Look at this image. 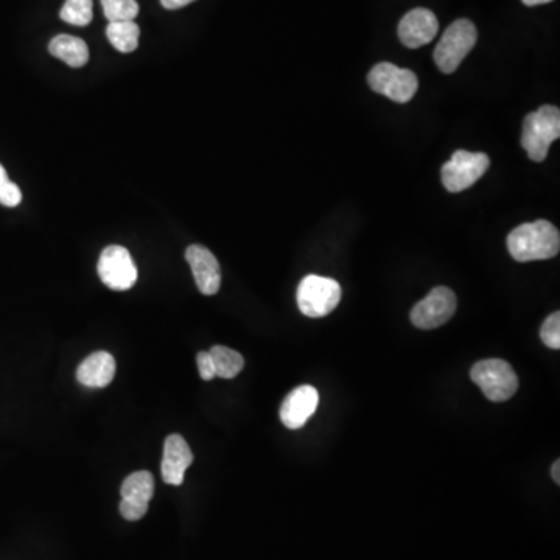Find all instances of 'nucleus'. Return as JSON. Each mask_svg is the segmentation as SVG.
<instances>
[{"label": "nucleus", "instance_id": "obj_13", "mask_svg": "<svg viewBox=\"0 0 560 560\" xmlns=\"http://www.w3.org/2000/svg\"><path fill=\"white\" fill-rule=\"evenodd\" d=\"M319 405V394L313 386L302 385L288 394L280 406V420L290 430H298L307 424Z\"/></svg>", "mask_w": 560, "mask_h": 560}, {"label": "nucleus", "instance_id": "obj_1", "mask_svg": "<svg viewBox=\"0 0 560 560\" xmlns=\"http://www.w3.org/2000/svg\"><path fill=\"white\" fill-rule=\"evenodd\" d=\"M508 249L517 262L553 259L560 251L559 229L546 220L520 224L508 235Z\"/></svg>", "mask_w": 560, "mask_h": 560}, {"label": "nucleus", "instance_id": "obj_6", "mask_svg": "<svg viewBox=\"0 0 560 560\" xmlns=\"http://www.w3.org/2000/svg\"><path fill=\"white\" fill-rule=\"evenodd\" d=\"M372 91L385 95L396 103H408L419 89V80L413 70L402 69L396 64L380 63L368 74Z\"/></svg>", "mask_w": 560, "mask_h": 560}, {"label": "nucleus", "instance_id": "obj_12", "mask_svg": "<svg viewBox=\"0 0 560 560\" xmlns=\"http://www.w3.org/2000/svg\"><path fill=\"white\" fill-rule=\"evenodd\" d=\"M186 260L192 268L196 287L206 296H214L221 287V268L217 257L206 246L192 245L187 248Z\"/></svg>", "mask_w": 560, "mask_h": 560}, {"label": "nucleus", "instance_id": "obj_11", "mask_svg": "<svg viewBox=\"0 0 560 560\" xmlns=\"http://www.w3.org/2000/svg\"><path fill=\"white\" fill-rule=\"evenodd\" d=\"M436 14L427 8H414L403 16L399 24V38L408 49H419L438 35Z\"/></svg>", "mask_w": 560, "mask_h": 560}, {"label": "nucleus", "instance_id": "obj_21", "mask_svg": "<svg viewBox=\"0 0 560 560\" xmlns=\"http://www.w3.org/2000/svg\"><path fill=\"white\" fill-rule=\"evenodd\" d=\"M21 201V189L10 181L5 168L0 165V204H4L5 207H16L21 204Z\"/></svg>", "mask_w": 560, "mask_h": 560}, {"label": "nucleus", "instance_id": "obj_26", "mask_svg": "<svg viewBox=\"0 0 560 560\" xmlns=\"http://www.w3.org/2000/svg\"><path fill=\"white\" fill-rule=\"evenodd\" d=\"M526 7H536V5L550 4L553 0H522Z\"/></svg>", "mask_w": 560, "mask_h": 560}, {"label": "nucleus", "instance_id": "obj_10", "mask_svg": "<svg viewBox=\"0 0 560 560\" xmlns=\"http://www.w3.org/2000/svg\"><path fill=\"white\" fill-rule=\"evenodd\" d=\"M120 514L128 522H137L144 518L148 511V504L154 494V478L147 470L131 473L123 481Z\"/></svg>", "mask_w": 560, "mask_h": 560}, {"label": "nucleus", "instance_id": "obj_7", "mask_svg": "<svg viewBox=\"0 0 560 560\" xmlns=\"http://www.w3.org/2000/svg\"><path fill=\"white\" fill-rule=\"evenodd\" d=\"M490 165V158L486 153H470L458 150L452 159L445 162L441 170L442 184L448 192L459 193L470 189L476 181L483 178Z\"/></svg>", "mask_w": 560, "mask_h": 560}, {"label": "nucleus", "instance_id": "obj_8", "mask_svg": "<svg viewBox=\"0 0 560 560\" xmlns=\"http://www.w3.org/2000/svg\"><path fill=\"white\" fill-rule=\"evenodd\" d=\"M97 270L103 284L111 290H130L136 284V263L130 251L123 246L111 245L103 249Z\"/></svg>", "mask_w": 560, "mask_h": 560}, {"label": "nucleus", "instance_id": "obj_25", "mask_svg": "<svg viewBox=\"0 0 560 560\" xmlns=\"http://www.w3.org/2000/svg\"><path fill=\"white\" fill-rule=\"evenodd\" d=\"M551 476H553V480L556 481L557 484L560 483V462L556 461L551 467Z\"/></svg>", "mask_w": 560, "mask_h": 560}, {"label": "nucleus", "instance_id": "obj_3", "mask_svg": "<svg viewBox=\"0 0 560 560\" xmlns=\"http://www.w3.org/2000/svg\"><path fill=\"white\" fill-rule=\"evenodd\" d=\"M478 32L469 19H458L445 30L441 41L434 49V61L442 74H453L459 64L475 47Z\"/></svg>", "mask_w": 560, "mask_h": 560}, {"label": "nucleus", "instance_id": "obj_17", "mask_svg": "<svg viewBox=\"0 0 560 560\" xmlns=\"http://www.w3.org/2000/svg\"><path fill=\"white\" fill-rule=\"evenodd\" d=\"M106 36L114 49L131 53L139 46L140 28L134 21L109 22Z\"/></svg>", "mask_w": 560, "mask_h": 560}, {"label": "nucleus", "instance_id": "obj_22", "mask_svg": "<svg viewBox=\"0 0 560 560\" xmlns=\"http://www.w3.org/2000/svg\"><path fill=\"white\" fill-rule=\"evenodd\" d=\"M540 338L550 349H560V313L548 316L540 329Z\"/></svg>", "mask_w": 560, "mask_h": 560}, {"label": "nucleus", "instance_id": "obj_18", "mask_svg": "<svg viewBox=\"0 0 560 560\" xmlns=\"http://www.w3.org/2000/svg\"><path fill=\"white\" fill-rule=\"evenodd\" d=\"M209 354L214 360L217 377L234 378L245 368V358L229 347L214 346L209 350Z\"/></svg>", "mask_w": 560, "mask_h": 560}, {"label": "nucleus", "instance_id": "obj_15", "mask_svg": "<svg viewBox=\"0 0 560 560\" xmlns=\"http://www.w3.org/2000/svg\"><path fill=\"white\" fill-rule=\"evenodd\" d=\"M116 369V358L109 352L100 350L84 358L77 369V380L88 388H105L114 380Z\"/></svg>", "mask_w": 560, "mask_h": 560}, {"label": "nucleus", "instance_id": "obj_9", "mask_svg": "<svg viewBox=\"0 0 560 560\" xmlns=\"http://www.w3.org/2000/svg\"><path fill=\"white\" fill-rule=\"evenodd\" d=\"M458 301L455 293L447 287H436L427 298L414 305L411 322L417 329L431 330L444 326L455 315Z\"/></svg>", "mask_w": 560, "mask_h": 560}, {"label": "nucleus", "instance_id": "obj_14", "mask_svg": "<svg viewBox=\"0 0 560 560\" xmlns=\"http://www.w3.org/2000/svg\"><path fill=\"white\" fill-rule=\"evenodd\" d=\"M193 453L186 439L181 434H170L164 442L162 456V480L170 486H181L184 483L186 470L192 466Z\"/></svg>", "mask_w": 560, "mask_h": 560}, {"label": "nucleus", "instance_id": "obj_16", "mask_svg": "<svg viewBox=\"0 0 560 560\" xmlns=\"http://www.w3.org/2000/svg\"><path fill=\"white\" fill-rule=\"evenodd\" d=\"M49 52L70 67H83L89 60V49L83 39L58 35L50 41Z\"/></svg>", "mask_w": 560, "mask_h": 560}, {"label": "nucleus", "instance_id": "obj_19", "mask_svg": "<svg viewBox=\"0 0 560 560\" xmlns=\"http://www.w3.org/2000/svg\"><path fill=\"white\" fill-rule=\"evenodd\" d=\"M92 16V0H66L60 13L64 22L78 27L91 24Z\"/></svg>", "mask_w": 560, "mask_h": 560}, {"label": "nucleus", "instance_id": "obj_23", "mask_svg": "<svg viewBox=\"0 0 560 560\" xmlns=\"http://www.w3.org/2000/svg\"><path fill=\"white\" fill-rule=\"evenodd\" d=\"M196 364H198V371H200V377L206 382L212 380V378L217 377L215 375V364L212 357H210L209 352H200L196 355Z\"/></svg>", "mask_w": 560, "mask_h": 560}, {"label": "nucleus", "instance_id": "obj_5", "mask_svg": "<svg viewBox=\"0 0 560 560\" xmlns=\"http://www.w3.org/2000/svg\"><path fill=\"white\" fill-rule=\"evenodd\" d=\"M341 287L335 279L322 276H307L298 288V305L302 315L308 318H324L338 307Z\"/></svg>", "mask_w": 560, "mask_h": 560}, {"label": "nucleus", "instance_id": "obj_20", "mask_svg": "<svg viewBox=\"0 0 560 560\" xmlns=\"http://www.w3.org/2000/svg\"><path fill=\"white\" fill-rule=\"evenodd\" d=\"M102 5L109 22L134 21L139 14L136 0H102Z\"/></svg>", "mask_w": 560, "mask_h": 560}, {"label": "nucleus", "instance_id": "obj_24", "mask_svg": "<svg viewBox=\"0 0 560 560\" xmlns=\"http://www.w3.org/2000/svg\"><path fill=\"white\" fill-rule=\"evenodd\" d=\"M192 2H195V0H161L162 7L167 8V10H178V8L186 7Z\"/></svg>", "mask_w": 560, "mask_h": 560}, {"label": "nucleus", "instance_id": "obj_2", "mask_svg": "<svg viewBox=\"0 0 560 560\" xmlns=\"http://www.w3.org/2000/svg\"><path fill=\"white\" fill-rule=\"evenodd\" d=\"M559 137L560 111L556 106H540L525 117L520 142L531 161H545L551 144Z\"/></svg>", "mask_w": 560, "mask_h": 560}, {"label": "nucleus", "instance_id": "obj_4", "mask_svg": "<svg viewBox=\"0 0 560 560\" xmlns=\"http://www.w3.org/2000/svg\"><path fill=\"white\" fill-rule=\"evenodd\" d=\"M470 377L490 402H506L518 389V377L514 368L508 361L498 358L478 361L470 371Z\"/></svg>", "mask_w": 560, "mask_h": 560}]
</instances>
